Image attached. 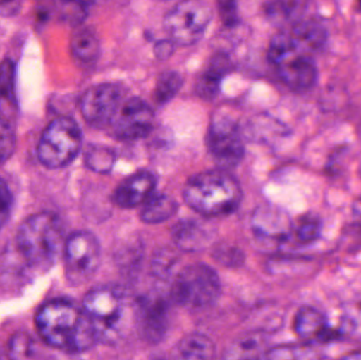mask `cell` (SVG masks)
<instances>
[{
	"label": "cell",
	"instance_id": "6da1fadb",
	"mask_svg": "<svg viewBox=\"0 0 361 360\" xmlns=\"http://www.w3.org/2000/svg\"><path fill=\"white\" fill-rule=\"evenodd\" d=\"M36 328L42 340L67 353H82L97 342L84 309L71 300H50L37 312Z\"/></svg>",
	"mask_w": 361,
	"mask_h": 360
},
{
	"label": "cell",
	"instance_id": "7a4b0ae2",
	"mask_svg": "<svg viewBox=\"0 0 361 360\" xmlns=\"http://www.w3.org/2000/svg\"><path fill=\"white\" fill-rule=\"evenodd\" d=\"M186 204L206 217L228 215L239 206L242 190L237 180L223 168L197 173L184 188Z\"/></svg>",
	"mask_w": 361,
	"mask_h": 360
},
{
	"label": "cell",
	"instance_id": "3957f363",
	"mask_svg": "<svg viewBox=\"0 0 361 360\" xmlns=\"http://www.w3.org/2000/svg\"><path fill=\"white\" fill-rule=\"evenodd\" d=\"M16 247L27 266L36 270H49L65 247L59 218L51 213L27 218L17 232Z\"/></svg>",
	"mask_w": 361,
	"mask_h": 360
},
{
	"label": "cell",
	"instance_id": "277c9868",
	"mask_svg": "<svg viewBox=\"0 0 361 360\" xmlns=\"http://www.w3.org/2000/svg\"><path fill=\"white\" fill-rule=\"evenodd\" d=\"M128 302L118 287L102 285L88 292L82 309L94 330L97 342H114L126 327Z\"/></svg>",
	"mask_w": 361,
	"mask_h": 360
},
{
	"label": "cell",
	"instance_id": "5b68a950",
	"mask_svg": "<svg viewBox=\"0 0 361 360\" xmlns=\"http://www.w3.org/2000/svg\"><path fill=\"white\" fill-rule=\"evenodd\" d=\"M221 294L216 271L203 263L183 268L171 287V299L187 310H203L214 304Z\"/></svg>",
	"mask_w": 361,
	"mask_h": 360
},
{
	"label": "cell",
	"instance_id": "8992f818",
	"mask_svg": "<svg viewBox=\"0 0 361 360\" xmlns=\"http://www.w3.org/2000/svg\"><path fill=\"white\" fill-rule=\"evenodd\" d=\"M82 130L71 118H55L44 129L37 147L40 162L49 168L67 166L82 148Z\"/></svg>",
	"mask_w": 361,
	"mask_h": 360
},
{
	"label": "cell",
	"instance_id": "52a82bcc",
	"mask_svg": "<svg viewBox=\"0 0 361 360\" xmlns=\"http://www.w3.org/2000/svg\"><path fill=\"white\" fill-rule=\"evenodd\" d=\"M212 18V10L204 0H183L164 18L165 31L175 44L189 46L201 39Z\"/></svg>",
	"mask_w": 361,
	"mask_h": 360
},
{
	"label": "cell",
	"instance_id": "ba28073f",
	"mask_svg": "<svg viewBox=\"0 0 361 360\" xmlns=\"http://www.w3.org/2000/svg\"><path fill=\"white\" fill-rule=\"evenodd\" d=\"M67 280L82 285L92 278L101 263V245L94 235L78 232L68 238L63 247Z\"/></svg>",
	"mask_w": 361,
	"mask_h": 360
},
{
	"label": "cell",
	"instance_id": "9c48e42d",
	"mask_svg": "<svg viewBox=\"0 0 361 360\" xmlns=\"http://www.w3.org/2000/svg\"><path fill=\"white\" fill-rule=\"evenodd\" d=\"M207 147L220 168L237 166L244 156V144L239 126L233 118L216 116L210 125Z\"/></svg>",
	"mask_w": 361,
	"mask_h": 360
},
{
	"label": "cell",
	"instance_id": "30bf717a",
	"mask_svg": "<svg viewBox=\"0 0 361 360\" xmlns=\"http://www.w3.org/2000/svg\"><path fill=\"white\" fill-rule=\"evenodd\" d=\"M124 101V91L114 84L91 87L82 95L80 110L85 120L95 128H109Z\"/></svg>",
	"mask_w": 361,
	"mask_h": 360
},
{
	"label": "cell",
	"instance_id": "8fae6325",
	"mask_svg": "<svg viewBox=\"0 0 361 360\" xmlns=\"http://www.w3.org/2000/svg\"><path fill=\"white\" fill-rule=\"evenodd\" d=\"M154 125V114L152 108L133 97L123 101L109 128L116 139L122 141H137L147 137Z\"/></svg>",
	"mask_w": 361,
	"mask_h": 360
},
{
	"label": "cell",
	"instance_id": "7c38bea8",
	"mask_svg": "<svg viewBox=\"0 0 361 360\" xmlns=\"http://www.w3.org/2000/svg\"><path fill=\"white\" fill-rule=\"evenodd\" d=\"M294 330L303 342L311 345L334 342L343 337L339 328L330 327L324 313L309 306L299 309L294 319Z\"/></svg>",
	"mask_w": 361,
	"mask_h": 360
},
{
	"label": "cell",
	"instance_id": "4fadbf2b",
	"mask_svg": "<svg viewBox=\"0 0 361 360\" xmlns=\"http://www.w3.org/2000/svg\"><path fill=\"white\" fill-rule=\"evenodd\" d=\"M252 228L257 236L265 240L286 242L292 236L294 224L283 209L264 205L252 216Z\"/></svg>",
	"mask_w": 361,
	"mask_h": 360
},
{
	"label": "cell",
	"instance_id": "5bb4252c",
	"mask_svg": "<svg viewBox=\"0 0 361 360\" xmlns=\"http://www.w3.org/2000/svg\"><path fill=\"white\" fill-rule=\"evenodd\" d=\"M157 179L148 170H140L121 182L114 194V201L122 209L143 205L156 190Z\"/></svg>",
	"mask_w": 361,
	"mask_h": 360
},
{
	"label": "cell",
	"instance_id": "9a60e30c",
	"mask_svg": "<svg viewBox=\"0 0 361 360\" xmlns=\"http://www.w3.org/2000/svg\"><path fill=\"white\" fill-rule=\"evenodd\" d=\"M169 302L162 298H147L137 308V319L142 333L148 340L157 342L166 333L169 325Z\"/></svg>",
	"mask_w": 361,
	"mask_h": 360
},
{
	"label": "cell",
	"instance_id": "2e32d148",
	"mask_svg": "<svg viewBox=\"0 0 361 360\" xmlns=\"http://www.w3.org/2000/svg\"><path fill=\"white\" fill-rule=\"evenodd\" d=\"M278 68L284 84L294 90H307L317 82V67L307 55H295Z\"/></svg>",
	"mask_w": 361,
	"mask_h": 360
},
{
	"label": "cell",
	"instance_id": "e0dca14e",
	"mask_svg": "<svg viewBox=\"0 0 361 360\" xmlns=\"http://www.w3.org/2000/svg\"><path fill=\"white\" fill-rule=\"evenodd\" d=\"M231 70V61L224 54L212 57L207 69L200 76L197 84V92L202 99H212L218 94L223 77Z\"/></svg>",
	"mask_w": 361,
	"mask_h": 360
},
{
	"label": "cell",
	"instance_id": "ac0fdd59",
	"mask_svg": "<svg viewBox=\"0 0 361 360\" xmlns=\"http://www.w3.org/2000/svg\"><path fill=\"white\" fill-rule=\"evenodd\" d=\"M173 238L176 244L183 251L195 252L203 249L209 235L203 224L197 221H180L173 230Z\"/></svg>",
	"mask_w": 361,
	"mask_h": 360
},
{
	"label": "cell",
	"instance_id": "d6986e66",
	"mask_svg": "<svg viewBox=\"0 0 361 360\" xmlns=\"http://www.w3.org/2000/svg\"><path fill=\"white\" fill-rule=\"evenodd\" d=\"M290 32L298 49L317 51L324 48L328 42V31L316 21H299Z\"/></svg>",
	"mask_w": 361,
	"mask_h": 360
},
{
	"label": "cell",
	"instance_id": "ffe728a7",
	"mask_svg": "<svg viewBox=\"0 0 361 360\" xmlns=\"http://www.w3.org/2000/svg\"><path fill=\"white\" fill-rule=\"evenodd\" d=\"M71 52L76 61L92 63L99 58L101 44L97 34L90 27H80L71 37Z\"/></svg>",
	"mask_w": 361,
	"mask_h": 360
},
{
	"label": "cell",
	"instance_id": "44dd1931",
	"mask_svg": "<svg viewBox=\"0 0 361 360\" xmlns=\"http://www.w3.org/2000/svg\"><path fill=\"white\" fill-rule=\"evenodd\" d=\"M178 211V203L167 194H152L143 204L141 219L145 223L157 224L167 221Z\"/></svg>",
	"mask_w": 361,
	"mask_h": 360
},
{
	"label": "cell",
	"instance_id": "7402d4cb",
	"mask_svg": "<svg viewBox=\"0 0 361 360\" xmlns=\"http://www.w3.org/2000/svg\"><path fill=\"white\" fill-rule=\"evenodd\" d=\"M216 348L212 340L204 334H189L183 338L178 347L180 359H214Z\"/></svg>",
	"mask_w": 361,
	"mask_h": 360
},
{
	"label": "cell",
	"instance_id": "603a6c76",
	"mask_svg": "<svg viewBox=\"0 0 361 360\" xmlns=\"http://www.w3.org/2000/svg\"><path fill=\"white\" fill-rule=\"evenodd\" d=\"M307 0H271L267 6V14L274 23H288L300 16Z\"/></svg>",
	"mask_w": 361,
	"mask_h": 360
},
{
	"label": "cell",
	"instance_id": "cb8c5ba5",
	"mask_svg": "<svg viewBox=\"0 0 361 360\" xmlns=\"http://www.w3.org/2000/svg\"><path fill=\"white\" fill-rule=\"evenodd\" d=\"M297 50L298 48L290 32H281L271 39L269 44V61L275 65H281L290 57L295 56Z\"/></svg>",
	"mask_w": 361,
	"mask_h": 360
},
{
	"label": "cell",
	"instance_id": "d4e9b609",
	"mask_svg": "<svg viewBox=\"0 0 361 360\" xmlns=\"http://www.w3.org/2000/svg\"><path fill=\"white\" fill-rule=\"evenodd\" d=\"M319 357L320 355L318 354L313 345L307 342L275 347L267 354V359H315Z\"/></svg>",
	"mask_w": 361,
	"mask_h": 360
},
{
	"label": "cell",
	"instance_id": "484cf974",
	"mask_svg": "<svg viewBox=\"0 0 361 360\" xmlns=\"http://www.w3.org/2000/svg\"><path fill=\"white\" fill-rule=\"evenodd\" d=\"M182 76L177 72H165L159 77L154 89V99L160 105L169 103L182 88Z\"/></svg>",
	"mask_w": 361,
	"mask_h": 360
},
{
	"label": "cell",
	"instance_id": "4316f807",
	"mask_svg": "<svg viewBox=\"0 0 361 360\" xmlns=\"http://www.w3.org/2000/svg\"><path fill=\"white\" fill-rule=\"evenodd\" d=\"M87 167L99 173H108L116 164V154L110 148L93 146L89 148L85 158Z\"/></svg>",
	"mask_w": 361,
	"mask_h": 360
},
{
	"label": "cell",
	"instance_id": "83f0119b",
	"mask_svg": "<svg viewBox=\"0 0 361 360\" xmlns=\"http://www.w3.org/2000/svg\"><path fill=\"white\" fill-rule=\"evenodd\" d=\"M339 330L343 336L361 340V302L345 304Z\"/></svg>",
	"mask_w": 361,
	"mask_h": 360
},
{
	"label": "cell",
	"instance_id": "f1b7e54d",
	"mask_svg": "<svg viewBox=\"0 0 361 360\" xmlns=\"http://www.w3.org/2000/svg\"><path fill=\"white\" fill-rule=\"evenodd\" d=\"M262 351V344L257 336L248 335L233 342L227 359H255Z\"/></svg>",
	"mask_w": 361,
	"mask_h": 360
},
{
	"label": "cell",
	"instance_id": "f546056e",
	"mask_svg": "<svg viewBox=\"0 0 361 360\" xmlns=\"http://www.w3.org/2000/svg\"><path fill=\"white\" fill-rule=\"evenodd\" d=\"M0 99L8 104L15 101V66L10 59L0 63Z\"/></svg>",
	"mask_w": 361,
	"mask_h": 360
},
{
	"label": "cell",
	"instance_id": "4dcf8cb0",
	"mask_svg": "<svg viewBox=\"0 0 361 360\" xmlns=\"http://www.w3.org/2000/svg\"><path fill=\"white\" fill-rule=\"evenodd\" d=\"M301 243L315 242L322 235V223L316 217H305L293 228V234Z\"/></svg>",
	"mask_w": 361,
	"mask_h": 360
},
{
	"label": "cell",
	"instance_id": "1f68e13d",
	"mask_svg": "<svg viewBox=\"0 0 361 360\" xmlns=\"http://www.w3.org/2000/svg\"><path fill=\"white\" fill-rule=\"evenodd\" d=\"M16 146L14 130L8 120L0 118V164L6 162L12 156Z\"/></svg>",
	"mask_w": 361,
	"mask_h": 360
},
{
	"label": "cell",
	"instance_id": "d6a6232c",
	"mask_svg": "<svg viewBox=\"0 0 361 360\" xmlns=\"http://www.w3.org/2000/svg\"><path fill=\"white\" fill-rule=\"evenodd\" d=\"M31 338L27 334H16L12 338L8 347L10 357L15 359H29L32 353Z\"/></svg>",
	"mask_w": 361,
	"mask_h": 360
},
{
	"label": "cell",
	"instance_id": "836d02e7",
	"mask_svg": "<svg viewBox=\"0 0 361 360\" xmlns=\"http://www.w3.org/2000/svg\"><path fill=\"white\" fill-rule=\"evenodd\" d=\"M13 206V197L10 188L4 180L0 179V230L10 217Z\"/></svg>",
	"mask_w": 361,
	"mask_h": 360
},
{
	"label": "cell",
	"instance_id": "e575fe53",
	"mask_svg": "<svg viewBox=\"0 0 361 360\" xmlns=\"http://www.w3.org/2000/svg\"><path fill=\"white\" fill-rule=\"evenodd\" d=\"M237 0H218V10L223 23L233 27L238 23Z\"/></svg>",
	"mask_w": 361,
	"mask_h": 360
},
{
	"label": "cell",
	"instance_id": "d590c367",
	"mask_svg": "<svg viewBox=\"0 0 361 360\" xmlns=\"http://www.w3.org/2000/svg\"><path fill=\"white\" fill-rule=\"evenodd\" d=\"M216 258L219 262L226 266H238L243 260L241 252L231 247H221L216 249Z\"/></svg>",
	"mask_w": 361,
	"mask_h": 360
},
{
	"label": "cell",
	"instance_id": "8d00e7d4",
	"mask_svg": "<svg viewBox=\"0 0 361 360\" xmlns=\"http://www.w3.org/2000/svg\"><path fill=\"white\" fill-rule=\"evenodd\" d=\"M175 42L173 40H162L154 46V53L160 59H166L171 56L175 51Z\"/></svg>",
	"mask_w": 361,
	"mask_h": 360
},
{
	"label": "cell",
	"instance_id": "74e56055",
	"mask_svg": "<svg viewBox=\"0 0 361 360\" xmlns=\"http://www.w3.org/2000/svg\"><path fill=\"white\" fill-rule=\"evenodd\" d=\"M20 8L19 0H0V15L14 16Z\"/></svg>",
	"mask_w": 361,
	"mask_h": 360
},
{
	"label": "cell",
	"instance_id": "f35d334b",
	"mask_svg": "<svg viewBox=\"0 0 361 360\" xmlns=\"http://www.w3.org/2000/svg\"><path fill=\"white\" fill-rule=\"evenodd\" d=\"M352 213H353L354 220L358 223H361V199L354 201Z\"/></svg>",
	"mask_w": 361,
	"mask_h": 360
},
{
	"label": "cell",
	"instance_id": "ab89813d",
	"mask_svg": "<svg viewBox=\"0 0 361 360\" xmlns=\"http://www.w3.org/2000/svg\"><path fill=\"white\" fill-rule=\"evenodd\" d=\"M76 1L80 2V4H85L86 6H90L91 4H94V2H97V0H76Z\"/></svg>",
	"mask_w": 361,
	"mask_h": 360
},
{
	"label": "cell",
	"instance_id": "60d3db41",
	"mask_svg": "<svg viewBox=\"0 0 361 360\" xmlns=\"http://www.w3.org/2000/svg\"><path fill=\"white\" fill-rule=\"evenodd\" d=\"M360 353V354H355V353H352V354H349V355H345V357H343V359H361V353L360 352H358Z\"/></svg>",
	"mask_w": 361,
	"mask_h": 360
},
{
	"label": "cell",
	"instance_id": "b9f144b4",
	"mask_svg": "<svg viewBox=\"0 0 361 360\" xmlns=\"http://www.w3.org/2000/svg\"><path fill=\"white\" fill-rule=\"evenodd\" d=\"M358 10L361 12V0H358Z\"/></svg>",
	"mask_w": 361,
	"mask_h": 360
}]
</instances>
